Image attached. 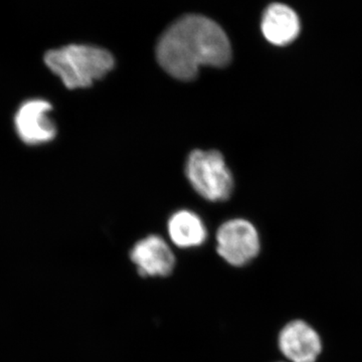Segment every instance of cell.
Returning <instances> with one entry per match:
<instances>
[{
    "mask_svg": "<svg viewBox=\"0 0 362 362\" xmlns=\"http://www.w3.org/2000/svg\"><path fill=\"white\" fill-rule=\"evenodd\" d=\"M218 254L233 266H244L259 251L258 232L247 221H226L216 233Z\"/></svg>",
    "mask_w": 362,
    "mask_h": 362,
    "instance_id": "4",
    "label": "cell"
},
{
    "mask_svg": "<svg viewBox=\"0 0 362 362\" xmlns=\"http://www.w3.org/2000/svg\"><path fill=\"white\" fill-rule=\"evenodd\" d=\"M185 173L195 192L209 202H225L233 194V178L225 159L216 150H194L188 156Z\"/></svg>",
    "mask_w": 362,
    "mask_h": 362,
    "instance_id": "3",
    "label": "cell"
},
{
    "mask_svg": "<svg viewBox=\"0 0 362 362\" xmlns=\"http://www.w3.org/2000/svg\"><path fill=\"white\" fill-rule=\"evenodd\" d=\"M140 275L168 276L175 268V255L158 235H149L138 242L130 252Z\"/></svg>",
    "mask_w": 362,
    "mask_h": 362,
    "instance_id": "7",
    "label": "cell"
},
{
    "mask_svg": "<svg viewBox=\"0 0 362 362\" xmlns=\"http://www.w3.org/2000/svg\"><path fill=\"white\" fill-rule=\"evenodd\" d=\"M168 233L176 246H201L206 240V230L199 216L189 211H180L168 221Z\"/></svg>",
    "mask_w": 362,
    "mask_h": 362,
    "instance_id": "9",
    "label": "cell"
},
{
    "mask_svg": "<svg viewBox=\"0 0 362 362\" xmlns=\"http://www.w3.org/2000/svg\"><path fill=\"white\" fill-rule=\"evenodd\" d=\"M156 58L171 77L192 81L201 66H228L232 47L218 23L206 16L189 14L176 21L161 35Z\"/></svg>",
    "mask_w": 362,
    "mask_h": 362,
    "instance_id": "1",
    "label": "cell"
},
{
    "mask_svg": "<svg viewBox=\"0 0 362 362\" xmlns=\"http://www.w3.org/2000/svg\"><path fill=\"white\" fill-rule=\"evenodd\" d=\"M279 347L289 362H315L322 351V342L308 323L295 320L281 331Z\"/></svg>",
    "mask_w": 362,
    "mask_h": 362,
    "instance_id": "6",
    "label": "cell"
},
{
    "mask_svg": "<svg viewBox=\"0 0 362 362\" xmlns=\"http://www.w3.org/2000/svg\"><path fill=\"white\" fill-rule=\"evenodd\" d=\"M52 105L42 99L28 100L16 114L14 123L18 136L28 145H40L56 137V125L51 118Z\"/></svg>",
    "mask_w": 362,
    "mask_h": 362,
    "instance_id": "5",
    "label": "cell"
},
{
    "mask_svg": "<svg viewBox=\"0 0 362 362\" xmlns=\"http://www.w3.org/2000/svg\"><path fill=\"white\" fill-rule=\"evenodd\" d=\"M45 63L68 89L90 87L115 65L113 56L101 47L70 45L45 54Z\"/></svg>",
    "mask_w": 362,
    "mask_h": 362,
    "instance_id": "2",
    "label": "cell"
},
{
    "mask_svg": "<svg viewBox=\"0 0 362 362\" xmlns=\"http://www.w3.org/2000/svg\"><path fill=\"white\" fill-rule=\"evenodd\" d=\"M262 33L272 45L284 47L297 39L300 21L291 7L282 4H271L262 18Z\"/></svg>",
    "mask_w": 362,
    "mask_h": 362,
    "instance_id": "8",
    "label": "cell"
}]
</instances>
